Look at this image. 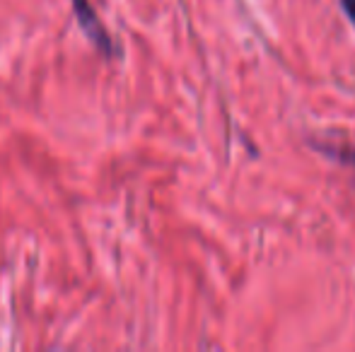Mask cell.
Wrapping results in <instances>:
<instances>
[{
  "label": "cell",
  "instance_id": "cell-2",
  "mask_svg": "<svg viewBox=\"0 0 355 352\" xmlns=\"http://www.w3.org/2000/svg\"><path fill=\"white\" fill-rule=\"evenodd\" d=\"M341 10L346 12V17L355 24V0H341Z\"/></svg>",
  "mask_w": 355,
  "mask_h": 352
},
{
  "label": "cell",
  "instance_id": "cell-1",
  "mask_svg": "<svg viewBox=\"0 0 355 352\" xmlns=\"http://www.w3.org/2000/svg\"><path fill=\"white\" fill-rule=\"evenodd\" d=\"M73 8H75V15H78V19H80V27L85 29V34H87L89 39H92L94 46L102 48V53H107V56H114L116 48L112 46V37H109L107 29L102 27L97 12L89 8L87 0H73Z\"/></svg>",
  "mask_w": 355,
  "mask_h": 352
}]
</instances>
